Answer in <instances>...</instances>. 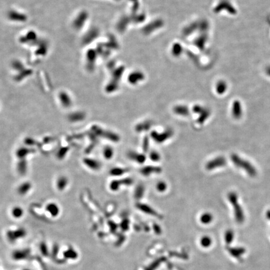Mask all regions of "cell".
<instances>
[{
    "mask_svg": "<svg viewBox=\"0 0 270 270\" xmlns=\"http://www.w3.org/2000/svg\"><path fill=\"white\" fill-rule=\"evenodd\" d=\"M226 160L223 156H218L211 161H209L207 164L206 168L207 170L211 171L218 168L223 167L226 165Z\"/></svg>",
    "mask_w": 270,
    "mask_h": 270,
    "instance_id": "cell-5",
    "label": "cell"
},
{
    "mask_svg": "<svg viewBox=\"0 0 270 270\" xmlns=\"http://www.w3.org/2000/svg\"><path fill=\"white\" fill-rule=\"evenodd\" d=\"M112 155V151L110 149H107L104 151V156L108 158H110Z\"/></svg>",
    "mask_w": 270,
    "mask_h": 270,
    "instance_id": "cell-23",
    "label": "cell"
},
{
    "mask_svg": "<svg viewBox=\"0 0 270 270\" xmlns=\"http://www.w3.org/2000/svg\"><path fill=\"white\" fill-rule=\"evenodd\" d=\"M39 248H40V252L43 256L48 257L50 255V251L46 242H41L39 245Z\"/></svg>",
    "mask_w": 270,
    "mask_h": 270,
    "instance_id": "cell-18",
    "label": "cell"
},
{
    "mask_svg": "<svg viewBox=\"0 0 270 270\" xmlns=\"http://www.w3.org/2000/svg\"><path fill=\"white\" fill-rule=\"evenodd\" d=\"M200 243L202 247L208 248L212 245V239L208 236H204L201 238Z\"/></svg>",
    "mask_w": 270,
    "mask_h": 270,
    "instance_id": "cell-19",
    "label": "cell"
},
{
    "mask_svg": "<svg viewBox=\"0 0 270 270\" xmlns=\"http://www.w3.org/2000/svg\"><path fill=\"white\" fill-rule=\"evenodd\" d=\"M234 238H235V233L234 231L232 229H227L225 231L224 235V239L226 245L229 246V245L232 243V242H233Z\"/></svg>",
    "mask_w": 270,
    "mask_h": 270,
    "instance_id": "cell-13",
    "label": "cell"
},
{
    "mask_svg": "<svg viewBox=\"0 0 270 270\" xmlns=\"http://www.w3.org/2000/svg\"><path fill=\"white\" fill-rule=\"evenodd\" d=\"M228 252L231 256L236 259H240L245 254L246 249L242 246L229 247L228 248Z\"/></svg>",
    "mask_w": 270,
    "mask_h": 270,
    "instance_id": "cell-8",
    "label": "cell"
},
{
    "mask_svg": "<svg viewBox=\"0 0 270 270\" xmlns=\"http://www.w3.org/2000/svg\"><path fill=\"white\" fill-rule=\"evenodd\" d=\"M8 17L10 20L16 22H25L27 20L26 15L15 10L9 11L8 13Z\"/></svg>",
    "mask_w": 270,
    "mask_h": 270,
    "instance_id": "cell-6",
    "label": "cell"
},
{
    "mask_svg": "<svg viewBox=\"0 0 270 270\" xmlns=\"http://www.w3.org/2000/svg\"><path fill=\"white\" fill-rule=\"evenodd\" d=\"M267 217H268V219H270V211H269L268 212H267Z\"/></svg>",
    "mask_w": 270,
    "mask_h": 270,
    "instance_id": "cell-25",
    "label": "cell"
},
{
    "mask_svg": "<svg viewBox=\"0 0 270 270\" xmlns=\"http://www.w3.org/2000/svg\"><path fill=\"white\" fill-rule=\"evenodd\" d=\"M266 73L268 74V76H269L270 77V66L267 67L266 69Z\"/></svg>",
    "mask_w": 270,
    "mask_h": 270,
    "instance_id": "cell-24",
    "label": "cell"
},
{
    "mask_svg": "<svg viewBox=\"0 0 270 270\" xmlns=\"http://www.w3.org/2000/svg\"><path fill=\"white\" fill-rule=\"evenodd\" d=\"M63 256L66 259H74L78 257V254H77L76 252L74 249H73L72 248H69L64 251L63 253Z\"/></svg>",
    "mask_w": 270,
    "mask_h": 270,
    "instance_id": "cell-12",
    "label": "cell"
},
{
    "mask_svg": "<svg viewBox=\"0 0 270 270\" xmlns=\"http://www.w3.org/2000/svg\"><path fill=\"white\" fill-rule=\"evenodd\" d=\"M27 232L25 228H18L14 229H9L6 233V236L9 242L13 243L17 241L26 236Z\"/></svg>",
    "mask_w": 270,
    "mask_h": 270,
    "instance_id": "cell-3",
    "label": "cell"
},
{
    "mask_svg": "<svg viewBox=\"0 0 270 270\" xmlns=\"http://www.w3.org/2000/svg\"><path fill=\"white\" fill-rule=\"evenodd\" d=\"M243 114L242 106L238 100H235L233 103L232 106V115L235 119L238 120L242 117Z\"/></svg>",
    "mask_w": 270,
    "mask_h": 270,
    "instance_id": "cell-9",
    "label": "cell"
},
{
    "mask_svg": "<svg viewBox=\"0 0 270 270\" xmlns=\"http://www.w3.org/2000/svg\"><path fill=\"white\" fill-rule=\"evenodd\" d=\"M32 188L31 183L30 182H24L21 183L18 188V192L19 195H25L27 194L30 191Z\"/></svg>",
    "mask_w": 270,
    "mask_h": 270,
    "instance_id": "cell-10",
    "label": "cell"
},
{
    "mask_svg": "<svg viewBox=\"0 0 270 270\" xmlns=\"http://www.w3.org/2000/svg\"><path fill=\"white\" fill-rule=\"evenodd\" d=\"M228 199L233 208L234 216L236 222L242 223L245 221L244 211L238 202V197L235 192H230L228 195Z\"/></svg>",
    "mask_w": 270,
    "mask_h": 270,
    "instance_id": "cell-1",
    "label": "cell"
},
{
    "mask_svg": "<svg viewBox=\"0 0 270 270\" xmlns=\"http://www.w3.org/2000/svg\"><path fill=\"white\" fill-rule=\"evenodd\" d=\"M31 153V150L26 148H21L16 151V156L20 160H25V158Z\"/></svg>",
    "mask_w": 270,
    "mask_h": 270,
    "instance_id": "cell-16",
    "label": "cell"
},
{
    "mask_svg": "<svg viewBox=\"0 0 270 270\" xmlns=\"http://www.w3.org/2000/svg\"><path fill=\"white\" fill-rule=\"evenodd\" d=\"M213 220V216L209 213H205L202 214L200 217L201 223L204 225H208Z\"/></svg>",
    "mask_w": 270,
    "mask_h": 270,
    "instance_id": "cell-15",
    "label": "cell"
},
{
    "mask_svg": "<svg viewBox=\"0 0 270 270\" xmlns=\"http://www.w3.org/2000/svg\"><path fill=\"white\" fill-rule=\"evenodd\" d=\"M36 40V35L33 31H30L26 35L25 37L21 38V40L25 43L30 42Z\"/></svg>",
    "mask_w": 270,
    "mask_h": 270,
    "instance_id": "cell-20",
    "label": "cell"
},
{
    "mask_svg": "<svg viewBox=\"0 0 270 270\" xmlns=\"http://www.w3.org/2000/svg\"><path fill=\"white\" fill-rule=\"evenodd\" d=\"M45 209L52 218H56L57 216H58L60 213L59 206L54 202L48 203L45 206Z\"/></svg>",
    "mask_w": 270,
    "mask_h": 270,
    "instance_id": "cell-7",
    "label": "cell"
},
{
    "mask_svg": "<svg viewBox=\"0 0 270 270\" xmlns=\"http://www.w3.org/2000/svg\"><path fill=\"white\" fill-rule=\"evenodd\" d=\"M231 159L234 165L241 169H243L251 177H255L257 174L256 168L248 161L239 157L236 154H233L231 156Z\"/></svg>",
    "mask_w": 270,
    "mask_h": 270,
    "instance_id": "cell-2",
    "label": "cell"
},
{
    "mask_svg": "<svg viewBox=\"0 0 270 270\" xmlns=\"http://www.w3.org/2000/svg\"><path fill=\"white\" fill-rule=\"evenodd\" d=\"M27 166L26 160H21L18 164V170L20 173H25L27 170Z\"/></svg>",
    "mask_w": 270,
    "mask_h": 270,
    "instance_id": "cell-21",
    "label": "cell"
},
{
    "mask_svg": "<svg viewBox=\"0 0 270 270\" xmlns=\"http://www.w3.org/2000/svg\"><path fill=\"white\" fill-rule=\"evenodd\" d=\"M31 255V251L29 249H15L12 252V258L15 262L25 261Z\"/></svg>",
    "mask_w": 270,
    "mask_h": 270,
    "instance_id": "cell-4",
    "label": "cell"
},
{
    "mask_svg": "<svg viewBox=\"0 0 270 270\" xmlns=\"http://www.w3.org/2000/svg\"><path fill=\"white\" fill-rule=\"evenodd\" d=\"M25 213V211L23 210V209L21 207V206H14L12 211H11V214L13 218H14L15 219H21Z\"/></svg>",
    "mask_w": 270,
    "mask_h": 270,
    "instance_id": "cell-11",
    "label": "cell"
},
{
    "mask_svg": "<svg viewBox=\"0 0 270 270\" xmlns=\"http://www.w3.org/2000/svg\"><path fill=\"white\" fill-rule=\"evenodd\" d=\"M227 84L225 81L221 80L216 83V91L218 94H223L227 90Z\"/></svg>",
    "mask_w": 270,
    "mask_h": 270,
    "instance_id": "cell-14",
    "label": "cell"
},
{
    "mask_svg": "<svg viewBox=\"0 0 270 270\" xmlns=\"http://www.w3.org/2000/svg\"><path fill=\"white\" fill-rule=\"evenodd\" d=\"M68 185V179L64 176L59 177L57 179L56 186L59 191H63Z\"/></svg>",
    "mask_w": 270,
    "mask_h": 270,
    "instance_id": "cell-17",
    "label": "cell"
},
{
    "mask_svg": "<svg viewBox=\"0 0 270 270\" xmlns=\"http://www.w3.org/2000/svg\"><path fill=\"white\" fill-rule=\"evenodd\" d=\"M209 114H210V113H209V111H208V110L205 111L203 113H202V115L200 117V118H199V120H198L199 122L200 123H203V122H204L205 121H206V120L209 117Z\"/></svg>",
    "mask_w": 270,
    "mask_h": 270,
    "instance_id": "cell-22",
    "label": "cell"
}]
</instances>
